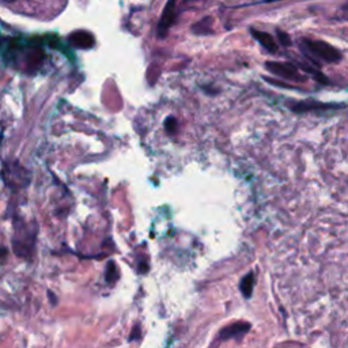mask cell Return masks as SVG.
I'll list each match as a JSON object with an SVG mask.
<instances>
[{"label":"cell","instance_id":"1","mask_svg":"<svg viewBox=\"0 0 348 348\" xmlns=\"http://www.w3.org/2000/svg\"><path fill=\"white\" fill-rule=\"evenodd\" d=\"M302 53L305 55L314 67H320V63L326 64H337L343 59V55L337 48L320 40H309L302 38L299 41Z\"/></svg>","mask_w":348,"mask_h":348},{"label":"cell","instance_id":"2","mask_svg":"<svg viewBox=\"0 0 348 348\" xmlns=\"http://www.w3.org/2000/svg\"><path fill=\"white\" fill-rule=\"evenodd\" d=\"M32 174L28 170L18 165L17 162H5L3 165V180L13 189L25 188L30 183Z\"/></svg>","mask_w":348,"mask_h":348},{"label":"cell","instance_id":"3","mask_svg":"<svg viewBox=\"0 0 348 348\" xmlns=\"http://www.w3.org/2000/svg\"><path fill=\"white\" fill-rule=\"evenodd\" d=\"M288 108L291 109L294 113H321V112H330V110H340L345 108L344 104H334V102H320L314 99L307 101H295L288 104Z\"/></svg>","mask_w":348,"mask_h":348},{"label":"cell","instance_id":"4","mask_svg":"<svg viewBox=\"0 0 348 348\" xmlns=\"http://www.w3.org/2000/svg\"><path fill=\"white\" fill-rule=\"evenodd\" d=\"M265 68L272 74V75L282 78L286 80H294V82H306L307 78L303 76L298 70V67L294 63L288 61H267Z\"/></svg>","mask_w":348,"mask_h":348},{"label":"cell","instance_id":"5","mask_svg":"<svg viewBox=\"0 0 348 348\" xmlns=\"http://www.w3.org/2000/svg\"><path fill=\"white\" fill-rule=\"evenodd\" d=\"M176 6H177V0H167L156 28V33L159 38H165L169 33L170 28L176 22Z\"/></svg>","mask_w":348,"mask_h":348},{"label":"cell","instance_id":"6","mask_svg":"<svg viewBox=\"0 0 348 348\" xmlns=\"http://www.w3.org/2000/svg\"><path fill=\"white\" fill-rule=\"evenodd\" d=\"M68 43L78 49H90L94 47V36L89 32H74L68 36Z\"/></svg>","mask_w":348,"mask_h":348},{"label":"cell","instance_id":"7","mask_svg":"<svg viewBox=\"0 0 348 348\" xmlns=\"http://www.w3.org/2000/svg\"><path fill=\"white\" fill-rule=\"evenodd\" d=\"M250 328H252V325H250L249 322L238 321V322H234V324H231L229 325V326H226V328H223V329L221 330L219 337H221V340L240 337V336H244Z\"/></svg>","mask_w":348,"mask_h":348},{"label":"cell","instance_id":"8","mask_svg":"<svg viewBox=\"0 0 348 348\" xmlns=\"http://www.w3.org/2000/svg\"><path fill=\"white\" fill-rule=\"evenodd\" d=\"M250 33L253 36L257 41H259L261 45H263L268 52L271 53H276L279 51L278 44L275 41V38L271 36L269 33H265V32H260V30H256V29H250Z\"/></svg>","mask_w":348,"mask_h":348},{"label":"cell","instance_id":"9","mask_svg":"<svg viewBox=\"0 0 348 348\" xmlns=\"http://www.w3.org/2000/svg\"><path fill=\"white\" fill-rule=\"evenodd\" d=\"M212 24H214V19L212 17H206L203 18L200 22H198L196 25L192 26V33L198 34V36H207V34L212 33Z\"/></svg>","mask_w":348,"mask_h":348},{"label":"cell","instance_id":"10","mask_svg":"<svg viewBox=\"0 0 348 348\" xmlns=\"http://www.w3.org/2000/svg\"><path fill=\"white\" fill-rule=\"evenodd\" d=\"M254 283H256V278H254L253 272L246 273L244 278H242V280H241L240 283V290L245 298H250V296H252V294H253Z\"/></svg>","mask_w":348,"mask_h":348},{"label":"cell","instance_id":"11","mask_svg":"<svg viewBox=\"0 0 348 348\" xmlns=\"http://www.w3.org/2000/svg\"><path fill=\"white\" fill-rule=\"evenodd\" d=\"M299 67H301L302 70L305 71V72H307V74H310L313 78H314L318 83H321V85H329V79L326 78V76L321 72L320 70H317V67H310L307 66V64H299Z\"/></svg>","mask_w":348,"mask_h":348},{"label":"cell","instance_id":"12","mask_svg":"<svg viewBox=\"0 0 348 348\" xmlns=\"http://www.w3.org/2000/svg\"><path fill=\"white\" fill-rule=\"evenodd\" d=\"M117 278H118L117 268H116V265H114L113 261H110V263L108 264V268H106V280H108L109 283H114L116 280H117Z\"/></svg>","mask_w":348,"mask_h":348},{"label":"cell","instance_id":"13","mask_svg":"<svg viewBox=\"0 0 348 348\" xmlns=\"http://www.w3.org/2000/svg\"><path fill=\"white\" fill-rule=\"evenodd\" d=\"M165 128L167 133H174L177 131V120L173 117H167V120L165 121Z\"/></svg>","mask_w":348,"mask_h":348},{"label":"cell","instance_id":"14","mask_svg":"<svg viewBox=\"0 0 348 348\" xmlns=\"http://www.w3.org/2000/svg\"><path fill=\"white\" fill-rule=\"evenodd\" d=\"M278 38L279 43L284 45V47H290L291 45V38H290V36L287 33H283V32L278 30Z\"/></svg>","mask_w":348,"mask_h":348},{"label":"cell","instance_id":"15","mask_svg":"<svg viewBox=\"0 0 348 348\" xmlns=\"http://www.w3.org/2000/svg\"><path fill=\"white\" fill-rule=\"evenodd\" d=\"M336 18L341 19V21H348V3H345V5L340 7L339 14H337Z\"/></svg>","mask_w":348,"mask_h":348},{"label":"cell","instance_id":"16","mask_svg":"<svg viewBox=\"0 0 348 348\" xmlns=\"http://www.w3.org/2000/svg\"><path fill=\"white\" fill-rule=\"evenodd\" d=\"M140 337H141L140 328H139V325H136V326L133 328V330H132L131 336H129V341H133V340H139Z\"/></svg>","mask_w":348,"mask_h":348},{"label":"cell","instance_id":"17","mask_svg":"<svg viewBox=\"0 0 348 348\" xmlns=\"http://www.w3.org/2000/svg\"><path fill=\"white\" fill-rule=\"evenodd\" d=\"M48 294H49V296H51V302H52V303H56V296H53L52 295V294H51V292H48Z\"/></svg>","mask_w":348,"mask_h":348}]
</instances>
